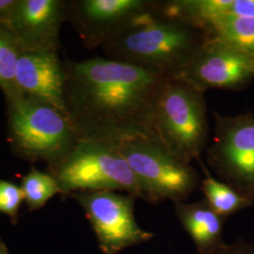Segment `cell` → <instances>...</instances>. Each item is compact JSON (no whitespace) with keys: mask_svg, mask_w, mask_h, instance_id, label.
Returning a JSON list of instances; mask_svg holds the SVG:
<instances>
[{"mask_svg":"<svg viewBox=\"0 0 254 254\" xmlns=\"http://www.w3.org/2000/svg\"><path fill=\"white\" fill-rule=\"evenodd\" d=\"M214 135L205 150L209 169L254 200V113L226 116L214 111Z\"/></svg>","mask_w":254,"mask_h":254,"instance_id":"7","label":"cell"},{"mask_svg":"<svg viewBox=\"0 0 254 254\" xmlns=\"http://www.w3.org/2000/svg\"><path fill=\"white\" fill-rule=\"evenodd\" d=\"M64 67L65 105L78 139L154 136L155 103L170 77L108 58L67 61Z\"/></svg>","mask_w":254,"mask_h":254,"instance_id":"1","label":"cell"},{"mask_svg":"<svg viewBox=\"0 0 254 254\" xmlns=\"http://www.w3.org/2000/svg\"><path fill=\"white\" fill-rule=\"evenodd\" d=\"M204 94L175 76L165 81L155 103L154 136L188 163L200 159L208 146V112Z\"/></svg>","mask_w":254,"mask_h":254,"instance_id":"3","label":"cell"},{"mask_svg":"<svg viewBox=\"0 0 254 254\" xmlns=\"http://www.w3.org/2000/svg\"><path fill=\"white\" fill-rule=\"evenodd\" d=\"M8 102V137L15 154L54 166L78 140L73 125L62 111L18 95Z\"/></svg>","mask_w":254,"mask_h":254,"instance_id":"5","label":"cell"},{"mask_svg":"<svg viewBox=\"0 0 254 254\" xmlns=\"http://www.w3.org/2000/svg\"><path fill=\"white\" fill-rule=\"evenodd\" d=\"M175 215L197 250V254H209L224 242L222 231L225 218L210 207L206 200L174 203Z\"/></svg>","mask_w":254,"mask_h":254,"instance_id":"13","label":"cell"},{"mask_svg":"<svg viewBox=\"0 0 254 254\" xmlns=\"http://www.w3.org/2000/svg\"><path fill=\"white\" fill-rule=\"evenodd\" d=\"M207 39L219 41L254 58V17L226 15L204 28Z\"/></svg>","mask_w":254,"mask_h":254,"instance_id":"14","label":"cell"},{"mask_svg":"<svg viewBox=\"0 0 254 254\" xmlns=\"http://www.w3.org/2000/svg\"><path fill=\"white\" fill-rule=\"evenodd\" d=\"M139 182L146 201H186L200 187L199 173L169 151L154 136H136L115 142Z\"/></svg>","mask_w":254,"mask_h":254,"instance_id":"6","label":"cell"},{"mask_svg":"<svg viewBox=\"0 0 254 254\" xmlns=\"http://www.w3.org/2000/svg\"><path fill=\"white\" fill-rule=\"evenodd\" d=\"M209 254H254V243L237 242L236 244L223 243Z\"/></svg>","mask_w":254,"mask_h":254,"instance_id":"19","label":"cell"},{"mask_svg":"<svg viewBox=\"0 0 254 254\" xmlns=\"http://www.w3.org/2000/svg\"><path fill=\"white\" fill-rule=\"evenodd\" d=\"M21 189L24 194V201L31 210L42 208L48 200L62 193L53 175L42 173L34 168L23 177Z\"/></svg>","mask_w":254,"mask_h":254,"instance_id":"17","label":"cell"},{"mask_svg":"<svg viewBox=\"0 0 254 254\" xmlns=\"http://www.w3.org/2000/svg\"><path fill=\"white\" fill-rule=\"evenodd\" d=\"M206 39L202 29L163 13L159 0L154 9L134 19L102 48L110 60L175 77Z\"/></svg>","mask_w":254,"mask_h":254,"instance_id":"2","label":"cell"},{"mask_svg":"<svg viewBox=\"0 0 254 254\" xmlns=\"http://www.w3.org/2000/svg\"><path fill=\"white\" fill-rule=\"evenodd\" d=\"M53 169L52 175L64 194L115 191L146 201L139 182L115 142L78 139Z\"/></svg>","mask_w":254,"mask_h":254,"instance_id":"4","label":"cell"},{"mask_svg":"<svg viewBox=\"0 0 254 254\" xmlns=\"http://www.w3.org/2000/svg\"><path fill=\"white\" fill-rule=\"evenodd\" d=\"M24 201L21 187L8 181L0 180V212L10 218L17 217L20 205Z\"/></svg>","mask_w":254,"mask_h":254,"instance_id":"18","label":"cell"},{"mask_svg":"<svg viewBox=\"0 0 254 254\" xmlns=\"http://www.w3.org/2000/svg\"><path fill=\"white\" fill-rule=\"evenodd\" d=\"M80 204L104 254L145 244L154 234L140 227L135 217L136 198L115 191H88L72 194Z\"/></svg>","mask_w":254,"mask_h":254,"instance_id":"8","label":"cell"},{"mask_svg":"<svg viewBox=\"0 0 254 254\" xmlns=\"http://www.w3.org/2000/svg\"><path fill=\"white\" fill-rule=\"evenodd\" d=\"M178 76L204 93L210 90L240 91L254 79V58L206 39Z\"/></svg>","mask_w":254,"mask_h":254,"instance_id":"9","label":"cell"},{"mask_svg":"<svg viewBox=\"0 0 254 254\" xmlns=\"http://www.w3.org/2000/svg\"><path fill=\"white\" fill-rule=\"evenodd\" d=\"M22 51L9 24L0 22V89L7 101L20 95L15 84V71Z\"/></svg>","mask_w":254,"mask_h":254,"instance_id":"16","label":"cell"},{"mask_svg":"<svg viewBox=\"0 0 254 254\" xmlns=\"http://www.w3.org/2000/svg\"><path fill=\"white\" fill-rule=\"evenodd\" d=\"M15 84L20 95L43 102L68 116L65 67L58 50H23L16 65Z\"/></svg>","mask_w":254,"mask_h":254,"instance_id":"11","label":"cell"},{"mask_svg":"<svg viewBox=\"0 0 254 254\" xmlns=\"http://www.w3.org/2000/svg\"><path fill=\"white\" fill-rule=\"evenodd\" d=\"M158 0H77L68 2L67 18L90 48L102 46Z\"/></svg>","mask_w":254,"mask_h":254,"instance_id":"10","label":"cell"},{"mask_svg":"<svg viewBox=\"0 0 254 254\" xmlns=\"http://www.w3.org/2000/svg\"><path fill=\"white\" fill-rule=\"evenodd\" d=\"M67 12L68 2L62 0H18L9 26L23 50H58Z\"/></svg>","mask_w":254,"mask_h":254,"instance_id":"12","label":"cell"},{"mask_svg":"<svg viewBox=\"0 0 254 254\" xmlns=\"http://www.w3.org/2000/svg\"><path fill=\"white\" fill-rule=\"evenodd\" d=\"M18 4V0H0V22L8 23Z\"/></svg>","mask_w":254,"mask_h":254,"instance_id":"20","label":"cell"},{"mask_svg":"<svg viewBox=\"0 0 254 254\" xmlns=\"http://www.w3.org/2000/svg\"><path fill=\"white\" fill-rule=\"evenodd\" d=\"M204 173L200 180V189L204 195V200L218 215L223 218L250 206L253 201L229 186L226 183L213 176L201 159H198Z\"/></svg>","mask_w":254,"mask_h":254,"instance_id":"15","label":"cell"},{"mask_svg":"<svg viewBox=\"0 0 254 254\" xmlns=\"http://www.w3.org/2000/svg\"><path fill=\"white\" fill-rule=\"evenodd\" d=\"M0 254H9L8 252H7V250H6V248L4 247V245L1 242H0Z\"/></svg>","mask_w":254,"mask_h":254,"instance_id":"21","label":"cell"}]
</instances>
